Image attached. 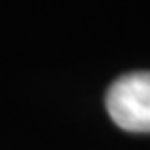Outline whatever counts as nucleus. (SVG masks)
<instances>
[{
	"instance_id": "1",
	"label": "nucleus",
	"mask_w": 150,
	"mask_h": 150,
	"mask_svg": "<svg viewBox=\"0 0 150 150\" xmlns=\"http://www.w3.org/2000/svg\"><path fill=\"white\" fill-rule=\"evenodd\" d=\"M106 110L123 131L150 134V71L117 77L106 90Z\"/></svg>"
}]
</instances>
